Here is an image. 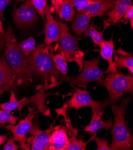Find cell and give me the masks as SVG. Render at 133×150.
<instances>
[{
  "instance_id": "ffe728a7",
  "label": "cell",
  "mask_w": 133,
  "mask_h": 150,
  "mask_svg": "<svg viewBox=\"0 0 133 150\" xmlns=\"http://www.w3.org/2000/svg\"><path fill=\"white\" fill-rule=\"evenodd\" d=\"M40 91H38L35 95L30 98H25L20 100V103L21 109L27 106L28 104L32 103L38 108V111L44 113L47 110V107L45 105V99L48 96V94L45 93V91L39 88Z\"/></svg>"
},
{
  "instance_id": "836d02e7",
  "label": "cell",
  "mask_w": 133,
  "mask_h": 150,
  "mask_svg": "<svg viewBox=\"0 0 133 150\" xmlns=\"http://www.w3.org/2000/svg\"><path fill=\"white\" fill-rule=\"evenodd\" d=\"M6 46V33H0V52H1Z\"/></svg>"
},
{
  "instance_id": "d6986e66",
  "label": "cell",
  "mask_w": 133,
  "mask_h": 150,
  "mask_svg": "<svg viewBox=\"0 0 133 150\" xmlns=\"http://www.w3.org/2000/svg\"><path fill=\"white\" fill-rule=\"evenodd\" d=\"M91 17L85 11L77 12L75 19L71 25L72 31L77 35L85 33L90 26Z\"/></svg>"
},
{
  "instance_id": "484cf974",
  "label": "cell",
  "mask_w": 133,
  "mask_h": 150,
  "mask_svg": "<svg viewBox=\"0 0 133 150\" xmlns=\"http://www.w3.org/2000/svg\"><path fill=\"white\" fill-rule=\"evenodd\" d=\"M78 135H72L68 139V144L66 150H85L87 143L84 142L82 139H79Z\"/></svg>"
},
{
  "instance_id": "9a60e30c",
  "label": "cell",
  "mask_w": 133,
  "mask_h": 150,
  "mask_svg": "<svg viewBox=\"0 0 133 150\" xmlns=\"http://www.w3.org/2000/svg\"><path fill=\"white\" fill-rule=\"evenodd\" d=\"M132 5V0H116L114 7L106 13L108 17V23L105 21L104 29H105L110 23L120 22L128 8Z\"/></svg>"
},
{
  "instance_id": "8fae6325",
  "label": "cell",
  "mask_w": 133,
  "mask_h": 150,
  "mask_svg": "<svg viewBox=\"0 0 133 150\" xmlns=\"http://www.w3.org/2000/svg\"><path fill=\"white\" fill-rule=\"evenodd\" d=\"M45 27H44V43L47 45L53 44L57 42L60 35L59 24L57 19H54L50 11V6L48 5L45 10Z\"/></svg>"
},
{
  "instance_id": "2e32d148",
  "label": "cell",
  "mask_w": 133,
  "mask_h": 150,
  "mask_svg": "<svg viewBox=\"0 0 133 150\" xmlns=\"http://www.w3.org/2000/svg\"><path fill=\"white\" fill-rule=\"evenodd\" d=\"M99 47L101 57L108 63V68L104 72V74H108L110 72H116L117 68L113 61L114 41L113 35L109 40H103Z\"/></svg>"
},
{
  "instance_id": "5bb4252c",
  "label": "cell",
  "mask_w": 133,
  "mask_h": 150,
  "mask_svg": "<svg viewBox=\"0 0 133 150\" xmlns=\"http://www.w3.org/2000/svg\"><path fill=\"white\" fill-rule=\"evenodd\" d=\"M51 12L55 13L59 19H64L66 22H72L74 19L75 10L68 0H51Z\"/></svg>"
},
{
  "instance_id": "d590c367",
  "label": "cell",
  "mask_w": 133,
  "mask_h": 150,
  "mask_svg": "<svg viewBox=\"0 0 133 150\" xmlns=\"http://www.w3.org/2000/svg\"><path fill=\"white\" fill-rule=\"evenodd\" d=\"M5 32V31H4V28H3V23H2V22H1V21L0 20V33H4Z\"/></svg>"
},
{
  "instance_id": "d4e9b609",
  "label": "cell",
  "mask_w": 133,
  "mask_h": 150,
  "mask_svg": "<svg viewBox=\"0 0 133 150\" xmlns=\"http://www.w3.org/2000/svg\"><path fill=\"white\" fill-rule=\"evenodd\" d=\"M0 108L10 112H12L14 110L18 109L19 110L20 114H21L20 102L19 100H17L15 96V93H14L13 91L11 92L9 101L0 104Z\"/></svg>"
},
{
  "instance_id": "603a6c76",
  "label": "cell",
  "mask_w": 133,
  "mask_h": 150,
  "mask_svg": "<svg viewBox=\"0 0 133 150\" xmlns=\"http://www.w3.org/2000/svg\"><path fill=\"white\" fill-rule=\"evenodd\" d=\"M53 59L54 65L63 76H67L68 75V61L66 58L61 53L53 54Z\"/></svg>"
},
{
  "instance_id": "7402d4cb",
  "label": "cell",
  "mask_w": 133,
  "mask_h": 150,
  "mask_svg": "<svg viewBox=\"0 0 133 150\" xmlns=\"http://www.w3.org/2000/svg\"><path fill=\"white\" fill-rule=\"evenodd\" d=\"M105 30V29H103L102 31H98L94 23H92L85 32L84 37H90L93 41L94 46H100V45L104 40L103 34Z\"/></svg>"
},
{
  "instance_id": "4fadbf2b",
  "label": "cell",
  "mask_w": 133,
  "mask_h": 150,
  "mask_svg": "<svg viewBox=\"0 0 133 150\" xmlns=\"http://www.w3.org/2000/svg\"><path fill=\"white\" fill-rule=\"evenodd\" d=\"M68 134L65 126H54L50 137L49 150H66L68 144Z\"/></svg>"
},
{
  "instance_id": "83f0119b",
  "label": "cell",
  "mask_w": 133,
  "mask_h": 150,
  "mask_svg": "<svg viewBox=\"0 0 133 150\" xmlns=\"http://www.w3.org/2000/svg\"><path fill=\"white\" fill-rule=\"evenodd\" d=\"M77 12L84 11L94 3V0H68Z\"/></svg>"
},
{
  "instance_id": "52a82bcc",
  "label": "cell",
  "mask_w": 133,
  "mask_h": 150,
  "mask_svg": "<svg viewBox=\"0 0 133 150\" xmlns=\"http://www.w3.org/2000/svg\"><path fill=\"white\" fill-rule=\"evenodd\" d=\"M71 86L75 89L70 99L68 101L67 107L68 109H75L78 111L84 107H90L92 112L97 114L104 112V109L112 104L109 99L103 100H95L90 95L87 90L78 88L74 85Z\"/></svg>"
},
{
  "instance_id": "4dcf8cb0",
  "label": "cell",
  "mask_w": 133,
  "mask_h": 150,
  "mask_svg": "<svg viewBox=\"0 0 133 150\" xmlns=\"http://www.w3.org/2000/svg\"><path fill=\"white\" fill-rule=\"evenodd\" d=\"M20 148V145H18L15 143L13 137H10L3 146V150H18Z\"/></svg>"
},
{
  "instance_id": "5b68a950",
  "label": "cell",
  "mask_w": 133,
  "mask_h": 150,
  "mask_svg": "<svg viewBox=\"0 0 133 150\" xmlns=\"http://www.w3.org/2000/svg\"><path fill=\"white\" fill-rule=\"evenodd\" d=\"M98 86L105 87L109 95L112 103H116L124 94L133 93L132 75H124L121 72H114L108 74V76L102 79Z\"/></svg>"
},
{
  "instance_id": "f1b7e54d",
  "label": "cell",
  "mask_w": 133,
  "mask_h": 150,
  "mask_svg": "<svg viewBox=\"0 0 133 150\" xmlns=\"http://www.w3.org/2000/svg\"><path fill=\"white\" fill-rule=\"evenodd\" d=\"M30 1L37 12L42 18L44 22L45 21V10L48 6L47 0H30Z\"/></svg>"
},
{
  "instance_id": "e0dca14e",
  "label": "cell",
  "mask_w": 133,
  "mask_h": 150,
  "mask_svg": "<svg viewBox=\"0 0 133 150\" xmlns=\"http://www.w3.org/2000/svg\"><path fill=\"white\" fill-rule=\"evenodd\" d=\"M104 113L102 112L99 114L93 112L92 117L91 119L90 123L85 126L84 129V131L88 132L91 137L93 139V137L97 134V132L101 129H105L106 130H109L112 126V118H109L106 122H103L101 119V117Z\"/></svg>"
},
{
  "instance_id": "f546056e",
  "label": "cell",
  "mask_w": 133,
  "mask_h": 150,
  "mask_svg": "<svg viewBox=\"0 0 133 150\" xmlns=\"http://www.w3.org/2000/svg\"><path fill=\"white\" fill-rule=\"evenodd\" d=\"M93 139L96 144L97 150H111L106 138H99L96 135L93 137Z\"/></svg>"
},
{
  "instance_id": "7a4b0ae2",
  "label": "cell",
  "mask_w": 133,
  "mask_h": 150,
  "mask_svg": "<svg viewBox=\"0 0 133 150\" xmlns=\"http://www.w3.org/2000/svg\"><path fill=\"white\" fill-rule=\"evenodd\" d=\"M5 33L4 56L8 64L16 75L17 85L20 86L32 83L34 76L28 64L27 57L25 56L20 51L19 42L13 28L8 26Z\"/></svg>"
},
{
  "instance_id": "6da1fadb",
  "label": "cell",
  "mask_w": 133,
  "mask_h": 150,
  "mask_svg": "<svg viewBox=\"0 0 133 150\" xmlns=\"http://www.w3.org/2000/svg\"><path fill=\"white\" fill-rule=\"evenodd\" d=\"M54 46L42 44L27 57L28 64L33 76L39 78L44 91L58 86L63 75L56 68L53 59Z\"/></svg>"
},
{
  "instance_id": "7c38bea8",
  "label": "cell",
  "mask_w": 133,
  "mask_h": 150,
  "mask_svg": "<svg viewBox=\"0 0 133 150\" xmlns=\"http://www.w3.org/2000/svg\"><path fill=\"white\" fill-rule=\"evenodd\" d=\"M15 84H17L16 75L8 64L4 55L1 54L0 56V96Z\"/></svg>"
},
{
  "instance_id": "e575fe53",
  "label": "cell",
  "mask_w": 133,
  "mask_h": 150,
  "mask_svg": "<svg viewBox=\"0 0 133 150\" xmlns=\"http://www.w3.org/2000/svg\"><path fill=\"white\" fill-rule=\"evenodd\" d=\"M8 134H0V146L3 145L7 139Z\"/></svg>"
},
{
  "instance_id": "ba28073f",
  "label": "cell",
  "mask_w": 133,
  "mask_h": 150,
  "mask_svg": "<svg viewBox=\"0 0 133 150\" xmlns=\"http://www.w3.org/2000/svg\"><path fill=\"white\" fill-rule=\"evenodd\" d=\"M35 110V107H28L27 116L19 123L18 125L4 126V127L9 130L13 134V137L17 142L20 144V148L27 150L26 145V135L29 133L32 126V120L38 112Z\"/></svg>"
},
{
  "instance_id": "44dd1931",
  "label": "cell",
  "mask_w": 133,
  "mask_h": 150,
  "mask_svg": "<svg viewBox=\"0 0 133 150\" xmlns=\"http://www.w3.org/2000/svg\"><path fill=\"white\" fill-rule=\"evenodd\" d=\"M116 54L114 56L115 63L117 69L121 70L122 68H126L129 72L133 74V57L132 55L128 52H125L120 48L115 51Z\"/></svg>"
},
{
  "instance_id": "4316f807",
  "label": "cell",
  "mask_w": 133,
  "mask_h": 150,
  "mask_svg": "<svg viewBox=\"0 0 133 150\" xmlns=\"http://www.w3.org/2000/svg\"><path fill=\"white\" fill-rule=\"evenodd\" d=\"M19 117L14 116L10 112L0 110V125H4L6 123L8 125H16Z\"/></svg>"
},
{
  "instance_id": "ac0fdd59",
  "label": "cell",
  "mask_w": 133,
  "mask_h": 150,
  "mask_svg": "<svg viewBox=\"0 0 133 150\" xmlns=\"http://www.w3.org/2000/svg\"><path fill=\"white\" fill-rule=\"evenodd\" d=\"M94 1L93 4L84 10L91 18L103 16L114 7L116 0H94Z\"/></svg>"
},
{
  "instance_id": "1f68e13d",
  "label": "cell",
  "mask_w": 133,
  "mask_h": 150,
  "mask_svg": "<svg viewBox=\"0 0 133 150\" xmlns=\"http://www.w3.org/2000/svg\"><path fill=\"white\" fill-rule=\"evenodd\" d=\"M122 19L124 21H129L131 29L133 28V6L132 4L128 8L125 12Z\"/></svg>"
},
{
  "instance_id": "cb8c5ba5",
  "label": "cell",
  "mask_w": 133,
  "mask_h": 150,
  "mask_svg": "<svg viewBox=\"0 0 133 150\" xmlns=\"http://www.w3.org/2000/svg\"><path fill=\"white\" fill-rule=\"evenodd\" d=\"M19 46L22 54L25 56L28 57L37 47L35 39L31 37H29L19 43Z\"/></svg>"
},
{
  "instance_id": "8992f818",
  "label": "cell",
  "mask_w": 133,
  "mask_h": 150,
  "mask_svg": "<svg viewBox=\"0 0 133 150\" xmlns=\"http://www.w3.org/2000/svg\"><path fill=\"white\" fill-rule=\"evenodd\" d=\"M100 56L89 61H84L81 73L77 76H63L61 82H68L72 85L87 88L88 84L93 81L99 83L104 77V72L99 67Z\"/></svg>"
},
{
  "instance_id": "d6a6232c",
  "label": "cell",
  "mask_w": 133,
  "mask_h": 150,
  "mask_svg": "<svg viewBox=\"0 0 133 150\" xmlns=\"http://www.w3.org/2000/svg\"><path fill=\"white\" fill-rule=\"evenodd\" d=\"M12 0H0V18L4 19V11Z\"/></svg>"
},
{
  "instance_id": "3957f363",
  "label": "cell",
  "mask_w": 133,
  "mask_h": 150,
  "mask_svg": "<svg viewBox=\"0 0 133 150\" xmlns=\"http://www.w3.org/2000/svg\"><path fill=\"white\" fill-rule=\"evenodd\" d=\"M131 98L123 99L120 105L116 103L110 105L114 117L111 133L112 135L110 146L111 150H131L133 145V137L128 129L125 115Z\"/></svg>"
},
{
  "instance_id": "9c48e42d",
  "label": "cell",
  "mask_w": 133,
  "mask_h": 150,
  "mask_svg": "<svg viewBox=\"0 0 133 150\" xmlns=\"http://www.w3.org/2000/svg\"><path fill=\"white\" fill-rule=\"evenodd\" d=\"M38 120L32 124L29 131L31 137L26 138V145L27 150H49L50 145V137L54 129L55 121L50 127L46 130H42L38 123Z\"/></svg>"
},
{
  "instance_id": "30bf717a",
  "label": "cell",
  "mask_w": 133,
  "mask_h": 150,
  "mask_svg": "<svg viewBox=\"0 0 133 150\" xmlns=\"http://www.w3.org/2000/svg\"><path fill=\"white\" fill-rule=\"evenodd\" d=\"M23 3L14 7L13 12V21L18 26L28 28L34 25L38 20L37 12L32 6L30 0H22Z\"/></svg>"
},
{
  "instance_id": "277c9868",
  "label": "cell",
  "mask_w": 133,
  "mask_h": 150,
  "mask_svg": "<svg viewBox=\"0 0 133 150\" xmlns=\"http://www.w3.org/2000/svg\"><path fill=\"white\" fill-rule=\"evenodd\" d=\"M57 20L60 29L57 53L63 55L68 62H75L78 65L79 71H81L83 68L85 53L80 50L78 39L69 33L68 25L63 22L61 19Z\"/></svg>"
}]
</instances>
